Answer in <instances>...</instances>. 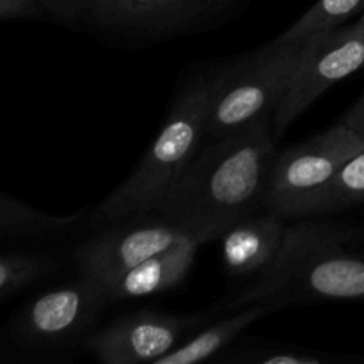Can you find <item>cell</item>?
Masks as SVG:
<instances>
[{"label": "cell", "mask_w": 364, "mask_h": 364, "mask_svg": "<svg viewBox=\"0 0 364 364\" xmlns=\"http://www.w3.org/2000/svg\"><path fill=\"white\" fill-rule=\"evenodd\" d=\"M274 117L210 141L191 160L155 212L201 244L220 235L263 203L274 160Z\"/></svg>", "instance_id": "1"}, {"label": "cell", "mask_w": 364, "mask_h": 364, "mask_svg": "<svg viewBox=\"0 0 364 364\" xmlns=\"http://www.w3.org/2000/svg\"><path fill=\"white\" fill-rule=\"evenodd\" d=\"M347 233L322 223H301L287 228L283 247L272 265L256 277L228 309L287 297L364 301V258L345 249Z\"/></svg>", "instance_id": "2"}, {"label": "cell", "mask_w": 364, "mask_h": 364, "mask_svg": "<svg viewBox=\"0 0 364 364\" xmlns=\"http://www.w3.org/2000/svg\"><path fill=\"white\" fill-rule=\"evenodd\" d=\"M212 78L199 77L174 100L166 124L137 169L100 205L95 224L155 212L205 141Z\"/></svg>", "instance_id": "3"}, {"label": "cell", "mask_w": 364, "mask_h": 364, "mask_svg": "<svg viewBox=\"0 0 364 364\" xmlns=\"http://www.w3.org/2000/svg\"><path fill=\"white\" fill-rule=\"evenodd\" d=\"M302 45H270L237 66L212 77L205 119V139L217 141L263 117H274L301 59Z\"/></svg>", "instance_id": "4"}, {"label": "cell", "mask_w": 364, "mask_h": 364, "mask_svg": "<svg viewBox=\"0 0 364 364\" xmlns=\"http://www.w3.org/2000/svg\"><path fill=\"white\" fill-rule=\"evenodd\" d=\"M107 302L85 277L28 301L0 334V354H41L68 348L85 336Z\"/></svg>", "instance_id": "5"}, {"label": "cell", "mask_w": 364, "mask_h": 364, "mask_svg": "<svg viewBox=\"0 0 364 364\" xmlns=\"http://www.w3.org/2000/svg\"><path fill=\"white\" fill-rule=\"evenodd\" d=\"M363 148L361 135L340 123L287 149L270 164L262 208L283 217H295L299 206L320 191Z\"/></svg>", "instance_id": "6"}, {"label": "cell", "mask_w": 364, "mask_h": 364, "mask_svg": "<svg viewBox=\"0 0 364 364\" xmlns=\"http://www.w3.org/2000/svg\"><path fill=\"white\" fill-rule=\"evenodd\" d=\"M364 66V28L361 21L320 32L306 39L301 59L283 102L274 112V137H279L331 85Z\"/></svg>", "instance_id": "7"}, {"label": "cell", "mask_w": 364, "mask_h": 364, "mask_svg": "<svg viewBox=\"0 0 364 364\" xmlns=\"http://www.w3.org/2000/svg\"><path fill=\"white\" fill-rule=\"evenodd\" d=\"M199 323H203L201 316L137 311L119 316L91 334L85 347L105 364L156 363L176 348L178 341Z\"/></svg>", "instance_id": "8"}, {"label": "cell", "mask_w": 364, "mask_h": 364, "mask_svg": "<svg viewBox=\"0 0 364 364\" xmlns=\"http://www.w3.org/2000/svg\"><path fill=\"white\" fill-rule=\"evenodd\" d=\"M183 237L187 233L166 219L134 223L91 238L77 249L75 258L82 277L102 284L166 251Z\"/></svg>", "instance_id": "9"}, {"label": "cell", "mask_w": 364, "mask_h": 364, "mask_svg": "<svg viewBox=\"0 0 364 364\" xmlns=\"http://www.w3.org/2000/svg\"><path fill=\"white\" fill-rule=\"evenodd\" d=\"M233 0H100L91 23L127 36L169 32L223 9Z\"/></svg>", "instance_id": "10"}, {"label": "cell", "mask_w": 364, "mask_h": 364, "mask_svg": "<svg viewBox=\"0 0 364 364\" xmlns=\"http://www.w3.org/2000/svg\"><path fill=\"white\" fill-rule=\"evenodd\" d=\"M201 242L192 237H183L166 251L144 259L114 279L98 284L103 301L119 302L130 299L164 294L183 283L198 256Z\"/></svg>", "instance_id": "11"}, {"label": "cell", "mask_w": 364, "mask_h": 364, "mask_svg": "<svg viewBox=\"0 0 364 364\" xmlns=\"http://www.w3.org/2000/svg\"><path fill=\"white\" fill-rule=\"evenodd\" d=\"M287 217L276 212L247 215L231 224L223 235V259L235 276L262 274L274 263L287 235Z\"/></svg>", "instance_id": "12"}, {"label": "cell", "mask_w": 364, "mask_h": 364, "mask_svg": "<svg viewBox=\"0 0 364 364\" xmlns=\"http://www.w3.org/2000/svg\"><path fill=\"white\" fill-rule=\"evenodd\" d=\"M290 304H294L290 299L274 297L270 301L237 309L233 316L220 320V322L210 326L208 329L198 333L192 340L173 348L169 354L160 358L155 364H194L208 361V359L215 358V354H219L223 348H226L231 341L237 340L252 323Z\"/></svg>", "instance_id": "13"}, {"label": "cell", "mask_w": 364, "mask_h": 364, "mask_svg": "<svg viewBox=\"0 0 364 364\" xmlns=\"http://www.w3.org/2000/svg\"><path fill=\"white\" fill-rule=\"evenodd\" d=\"M364 203V148L348 159L320 191L299 206L295 217L345 210Z\"/></svg>", "instance_id": "14"}, {"label": "cell", "mask_w": 364, "mask_h": 364, "mask_svg": "<svg viewBox=\"0 0 364 364\" xmlns=\"http://www.w3.org/2000/svg\"><path fill=\"white\" fill-rule=\"evenodd\" d=\"M80 215L82 212L73 215H52L0 192V242L57 233L73 226Z\"/></svg>", "instance_id": "15"}, {"label": "cell", "mask_w": 364, "mask_h": 364, "mask_svg": "<svg viewBox=\"0 0 364 364\" xmlns=\"http://www.w3.org/2000/svg\"><path fill=\"white\" fill-rule=\"evenodd\" d=\"M359 13H364V0H316L315 6L276 38V41L284 45H302L311 36L341 27Z\"/></svg>", "instance_id": "16"}, {"label": "cell", "mask_w": 364, "mask_h": 364, "mask_svg": "<svg viewBox=\"0 0 364 364\" xmlns=\"http://www.w3.org/2000/svg\"><path fill=\"white\" fill-rule=\"evenodd\" d=\"M57 262L34 252H0V302L50 276Z\"/></svg>", "instance_id": "17"}, {"label": "cell", "mask_w": 364, "mask_h": 364, "mask_svg": "<svg viewBox=\"0 0 364 364\" xmlns=\"http://www.w3.org/2000/svg\"><path fill=\"white\" fill-rule=\"evenodd\" d=\"M231 359L247 364H329L336 363L340 358L315 348L265 343L244 348Z\"/></svg>", "instance_id": "18"}, {"label": "cell", "mask_w": 364, "mask_h": 364, "mask_svg": "<svg viewBox=\"0 0 364 364\" xmlns=\"http://www.w3.org/2000/svg\"><path fill=\"white\" fill-rule=\"evenodd\" d=\"M100 0H36L39 7L66 25L91 23L92 11Z\"/></svg>", "instance_id": "19"}, {"label": "cell", "mask_w": 364, "mask_h": 364, "mask_svg": "<svg viewBox=\"0 0 364 364\" xmlns=\"http://www.w3.org/2000/svg\"><path fill=\"white\" fill-rule=\"evenodd\" d=\"M41 13L36 0H0V18H34Z\"/></svg>", "instance_id": "20"}, {"label": "cell", "mask_w": 364, "mask_h": 364, "mask_svg": "<svg viewBox=\"0 0 364 364\" xmlns=\"http://www.w3.org/2000/svg\"><path fill=\"white\" fill-rule=\"evenodd\" d=\"M341 123H345L347 127H350L352 130L358 132V134L364 139V95L361 96V100H359V102L355 103L350 110H348L347 116L343 117V121H341Z\"/></svg>", "instance_id": "21"}, {"label": "cell", "mask_w": 364, "mask_h": 364, "mask_svg": "<svg viewBox=\"0 0 364 364\" xmlns=\"http://www.w3.org/2000/svg\"><path fill=\"white\" fill-rule=\"evenodd\" d=\"M359 21H361V23H363V28H364V13L361 14V20H359Z\"/></svg>", "instance_id": "22"}]
</instances>
